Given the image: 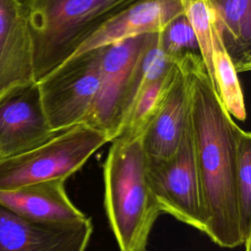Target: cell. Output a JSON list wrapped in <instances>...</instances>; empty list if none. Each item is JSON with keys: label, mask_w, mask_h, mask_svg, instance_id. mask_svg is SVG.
<instances>
[{"label": "cell", "mask_w": 251, "mask_h": 251, "mask_svg": "<svg viewBox=\"0 0 251 251\" xmlns=\"http://www.w3.org/2000/svg\"><path fill=\"white\" fill-rule=\"evenodd\" d=\"M110 142L103 166L110 227L120 251H148L152 227L162 212L149 183L142 135L122 133Z\"/></svg>", "instance_id": "7a4b0ae2"}, {"label": "cell", "mask_w": 251, "mask_h": 251, "mask_svg": "<svg viewBox=\"0 0 251 251\" xmlns=\"http://www.w3.org/2000/svg\"><path fill=\"white\" fill-rule=\"evenodd\" d=\"M212 65L214 86L223 105L233 119L244 122L246 120L244 96L238 73L224 42L223 28L218 16L213 28Z\"/></svg>", "instance_id": "9a60e30c"}, {"label": "cell", "mask_w": 251, "mask_h": 251, "mask_svg": "<svg viewBox=\"0 0 251 251\" xmlns=\"http://www.w3.org/2000/svg\"><path fill=\"white\" fill-rule=\"evenodd\" d=\"M63 179H52L0 190V205L34 222L68 223L87 216L70 199Z\"/></svg>", "instance_id": "4fadbf2b"}, {"label": "cell", "mask_w": 251, "mask_h": 251, "mask_svg": "<svg viewBox=\"0 0 251 251\" xmlns=\"http://www.w3.org/2000/svg\"><path fill=\"white\" fill-rule=\"evenodd\" d=\"M55 133L45 117L37 83L0 100V155L12 157L41 145Z\"/></svg>", "instance_id": "9c48e42d"}, {"label": "cell", "mask_w": 251, "mask_h": 251, "mask_svg": "<svg viewBox=\"0 0 251 251\" xmlns=\"http://www.w3.org/2000/svg\"><path fill=\"white\" fill-rule=\"evenodd\" d=\"M243 245L245 247V251H251V235L246 238Z\"/></svg>", "instance_id": "ffe728a7"}, {"label": "cell", "mask_w": 251, "mask_h": 251, "mask_svg": "<svg viewBox=\"0 0 251 251\" xmlns=\"http://www.w3.org/2000/svg\"><path fill=\"white\" fill-rule=\"evenodd\" d=\"M34 82L32 43L25 1L0 0V100Z\"/></svg>", "instance_id": "30bf717a"}, {"label": "cell", "mask_w": 251, "mask_h": 251, "mask_svg": "<svg viewBox=\"0 0 251 251\" xmlns=\"http://www.w3.org/2000/svg\"><path fill=\"white\" fill-rule=\"evenodd\" d=\"M188 93L189 125L199 179L204 233L217 245L244 243L236 194V130L238 125L223 105L200 54L174 61Z\"/></svg>", "instance_id": "6da1fadb"}, {"label": "cell", "mask_w": 251, "mask_h": 251, "mask_svg": "<svg viewBox=\"0 0 251 251\" xmlns=\"http://www.w3.org/2000/svg\"><path fill=\"white\" fill-rule=\"evenodd\" d=\"M176 71V65L174 63L173 67L166 74L150 82L139 91L132 103L120 134L129 133L142 135Z\"/></svg>", "instance_id": "2e32d148"}, {"label": "cell", "mask_w": 251, "mask_h": 251, "mask_svg": "<svg viewBox=\"0 0 251 251\" xmlns=\"http://www.w3.org/2000/svg\"><path fill=\"white\" fill-rule=\"evenodd\" d=\"M160 35L162 47L173 62L186 54H200L196 36L183 14L169 23Z\"/></svg>", "instance_id": "d6986e66"}, {"label": "cell", "mask_w": 251, "mask_h": 251, "mask_svg": "<svg viewBox=\"0 0 251 251\" xmlns=\"http://www.w3.org/2000/svg\"><path fill=\"white\" fill-rule=\"evenodd\" d=\"M0 159H2V158H1V155H0Z\"/></svg>", "instance_id": "44dd1931"}, {"label": "cell", "mask_w": 251, "mask_h": 251, "mask_svg": "<svg viewBox=\"0 0 251 251\" xmlns=\"http://www.w3.org/2000/svg\"><path fill=\"white\" fill-rule=\"evenodd\" d=\"M180 3L183 15L196 36L201 59L213 82L212 42L217 19L215 9L209 0H180Z\"/></svg>", "instance_id": "ac0fdd59"}, {"label": "cell", "mask_w": 251, "mask_h": 251, "mask_svg": "<svg viewBox=\"0 0 251 251\" xmlns=\"http://www.w3.org/2000/svg\"><path fill=\"white\" fill-rule=\"evenodd\" d=\"M143 0H25L35 82L109 20Z\"/></svg>", "instance_id": "3957f363"}, {"label": "cell", "mask_w": 251, "mask_h": 251, "mask_svg": "<svg viewBox=\"0 0 251 251\" xmlns=\"http://www.w3.org/2000/svg\"><path fill=\"white\" fill-rule=\"evenodd\" d=\"M223 28L226 48L235 70L251 67V0H209Z\"/></svg>", "instance_id": "5bb4252c"}, {"label": "cell", "mask_w": 251, "mask_h": 251, "mask_svg": "<svg viewBox=\"0 0 251 251\" xmlns=\"http://www.w3.org/2000/svg\"><path fill=\"white\" fill-rule=\"evenodd\" d=\"M188 119L187 86L181 71L176 66L162 100L142 133V144L148 163L164 161L175 154Z\"/></svg>", "instance_id": "8fae6325"}, {"label": "cell", "mask_w": 251, "mask_h": 251, "mask_svg": "<svg viewBox=\"0 0 251 251\" xmlns=\"http://www.w3.org/2000/svg\"><path fill=\"white\" fill-rule=\"evenodd\" d=\"M103 48L70 58L38 80L42 108L54 132L81 124L96 98Z\"/></svg>", "instance_id": "5b68a950"}, {"label": "cell", "mask_w": 251, "mask_h": 251, "mask_svg": "<svg viewBox=\"0 0 251 251\" xmlns=\"http://www.w3.org/2000/svg\"><path fill=\"white\" fill-rule=\"evenodd\" d=\"M148 34L103 47L99 88L84 124L106 135L109 141L120 135L125 121V99L133 64Z\"/></svg>", "instance_id": "52a82bcc"}, {"label": "cell", "mask_w": 251, "mask_h": 251, "mask_svg": "<svg viewBox=\"0 0 251 251\" xmlns=\"http://www.w3.org/2000/svg\"><path fill=\"white\" fill-rule=\"evenodd\" d=\"M182 14L180 0L140 1L101 25L68 59L125 39L159 32Z\"/></svg>", "instance_id": "7c38bea8"}, {"label": "cell", "mask_w": 251, "mask_h": 251, "mask_svg": "<svg viewBox=\"0 0 251 251\" xmlns=\"http://www.w3.org/2000/svg\"><path fill=\"white\" fill-rule=\"evenodd\" d=\"M92 232L89 217L68 223H41L0 205V251H85Z\"/></svg>", "instance_id": "ba28073f"}, {"label": "cell", "mask_w": 251, "mask_h": 251, "mask_svg": "<svg viewBox=\"0 0 251 251\" xmlns=\"http://www.w3.org/2000/svg\"><path fill=\"white\" fill-rule=\"evenodd\" d=\"M236 194L240 229L244 241L251 235V134L236 130Z\"/></svg>", "instance_id": "e0dca14e"}, {"label": "cell", "mask_w": 251, "mask_h": 251, "mask_svg": "<svg viewBox=\"0 0 251 251\" xmlns=\"http://www.w3.org/2000/svg\"><path fill=\"white\" fill-rule=\"evenodd\" d=\"M147 174L161 212L203 232L205 222L189 119L175 154L164 161L147 162Z\"/></svg>", "instance_id": "8992f818"}, {"label": "cell", "mask_w": 251, "mask_h": 251, "mask_svg": "<svg viewBox=\"0 0 251 251\" xmlns=\"http://www.w3.org/2000/svg\"><path fill=\"white\" fill-rule=\"evenodd\" d=\"M105 134L81 123L55 133L24 153L0 159V190L52 180H66L103 145Z\"/></svg>", "instance_id": "277c9868"}]
</instances>
